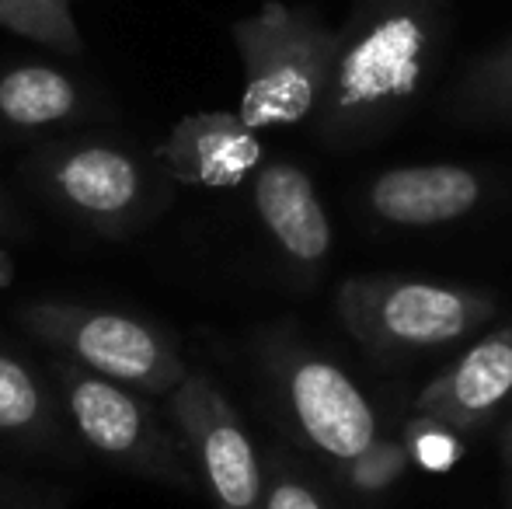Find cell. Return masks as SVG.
<instances>
[{
    "instance_id": "obj_1",
    "label": "cell",
    "mask_w": 512,
    "mask_h": 509,
    "mask_svg": "<svg viewBox=\"0 0 512 509\" xmlns=\"http://www.w3.org/2000/svg\"><path fill=\"white\" fill-rule=\"evenodd\" d=\"M450 0H356L314 123L338 150L391 133L429 88L443 56Z\"/></svg>"
},
{
    "instance_id": "obj_2",
    "label": "cell",
    "mask_w": 512,
    "mask_h": 509,
    "mask_svg": "<svg viewBox=\"0 0 512 509\" xmlns=\"http://www.w3.org/2000/svg\"><path fill=\"white\" fill-rule=\"evenodd\" d=\"M234 42L244 60V95L237 116L251 129L297 126L317 116L338 56V28L310 7L265 0L258 14L237 21Z\"/></svg>"
},
{
    "instance_id": "obj_3",
    "label": "cell",
    "mask_w": 512,
    "mask_h": 509,
    "mask_svg": "<svg viewBox=\"0 0 512 509\" xmlns=\"http://www.w3.org/2000/svg\"><path fill=\"white\" fill-rule=\"evenodd\" d=\"M345 332L377 356H415L457 346L495 318V297L471 286L408 276H352L338 286Z\"/></svg>"
},
{
    "instance_id": "obj_4",
    "label": "cell",
    "mask_w": 512,
    "mask_h": 509,
    "mask_svg": "<svg viewBox=\"0 0 512 509\" xmlns=\"http://www.w3.org/2000/svg\"><path fill=\"white\" fill-rule=\"evenodd\" d=\"M28 335L63 349L74 363L143 394H171L189 377L182 356L154 325L119 311L42 300L18 311Z\"/></svg>"
},
{
    "instance_id": "obj_5",
    "label": "cell",
    "mask_w": 512,
    "mask_h": 509,
    "mask_svg": "<svg viewBox=\"0 0 512 509\" xmlns=\"http://www.w3.org/2000/svg\"><path fill=\"white\" fill-rule=\"evenodd\" d=\"M56 377L77 433L95 454L136 475L189 489L192 464L182 450L185 443L171 436L150 401H143L133 387L108 381L74 360L56 363Z\"/></svg>"
},
{
    "instance_id": "obj_6",
    "label": "cell",
    "mask_w": 512,
    "mask_h": 509,
    "mask_svg": "<svg viewBox=\"0 0 512 509\" xmlns=\"http://www.w3.org/2000/svg\"><path fill=\"white\" fill-rule=\"evenodd\" d=\"M262 356L279 405L310 450L345 464L380 436L373 401L328 356L286 332L265 342Z\"/></svg>"
},
{
    "instance_id": "obj_7",
    "label": "cell",
    "mask_w": 512,
    "mask_h": 509,
    "mask_svg": "<svg viewBox=\"0 0 512 509\" xmlns=\"http://www.w3.org/2000/svg\"><path fill=\"white\" fill-rule=\"evenodd\" d=\"M171 398V419L216 509H262L265 464L234 405L206 374H189Z\"/></svg>"
},
{
    "instance_id": "obj_8",
    "label": "cell",
    "mask_w": 512,
    "mask_h": 509,
    "mask_svg": "<svg viewBox=\"0 0 512 509\" xmlns=\"http://www.w3.org/2000/svg\"><path fill=\"white\" fill-rule=\"evenodd\" d=\"M35 182L60 210L105 234L133 227L150 203L147 175L136 157L108 143H77L46 154Z\"/></svg>"
},
{
    "instance_id": "obj_9",
    "label": "cell",
    "mask_w": 512,
    "mask_h": 509,
    "mask_svg": "<svg viewBox=\"0 0 512 509\" xmlns=\"http://www.w3.org/2000/svg\"><path fill=\"white\" fill-rule=\"evenodd\" d=\"M506 405H512V325L481 335L415 398L418 415L446 422L457 433L485 429Z\"/></svg>"
},
{
    "instance_id": "obj_10",
    "label": "cell",
    "mask_w": 512,
    "mask_h": 509,
    "mask_svg": "<svg viewBox=\"0 0 512 509\" xmlns=\"http://www.w3.org/2000/svg\"><path fill=\"white\" fill-rule=\"evenodd\" d=\"M161 164L175 182L203 189H234L262 164L258 129L237 112H199L185 116L161 143Z\"/></svg>"
},
{
    "instance_id": "obj_11",
    "label": "cell",
    "mask_w": 512,
    "mask_h": 509,
    "mask_svg": "<svg viewBox=\"0 0 512 509\" xmlns=\"http://www.w3.org/2000/svg\"><path fill=\"white\" fill-rule=\"evenodd\" d=\"M485 196L478 171L460 164H411L373 178L366 206L394 227H439L467 217Z\"/></svg>"
},
{
    "instance_id": "obj_12",
    "label": "cell",
    "mask_w": 512,
    "mask_h": 509,
    "mask_svg": "<svg viewBox=\"0 0 512 509\" xmlns=\"http://www.w3.org/2000/svg\"><path fill=\"white\" fill-rule=\"evenodd\" d=\"M255 210L283 258L317 272L331 252V224L307 171L272 161L255 175Z\"/></svg>"
},
{
    "instance_id": "obj_13",
    "label": "cell",
    "mask_w": 512,
    "mask_h": 509,
    "mask_svg": "<svg viewBox=\"0 0 512 509\" xmlns=\"http://www.w3.org/2000/svg\"><path fill=\"white\" fill-rule=\"evenodd\" d=\"M77 109L70 77L49 67H18L0 77V116L18 129H39L67 119Z\"/></svg>"
},
{
    "instance_id": "obj_14",
    "label": "cell",
    "mask_w": 512,
    "mask_h": 509,
    "mask_svg": "<svg viewBox=\"0 0 512 509\" xmlns=\"http://www.w3.org/2000/svg\"><path fill=\"white\" fill-rule=\"evenodd\" d=\"M53 436V401L25 360L0 349V440L46 443Z\"/></svg>"
},
{
    "instance_id": "obj_15",
    "label": "cell",
    "mask_w": 512,
    "mask_h": 509,
    "mask_svg": "<svg viewBox=\"0 0 512 509\" xmlns=\"http://www.w3.org/2000/svg\"><path fill=\"white\" fill-rule=\"evenodd\" d=\"M0 28L60 53H81L84 46L67 0H0Z\"/></svg>"
},
{
    "instance_id": "obj_16",
    "label": "cell",
    "mask_w": 512,
    "mask_h": 509,
    "mask_svg": "<svg viewBox=\"0 0 512 509\" xmlns=\"http://www.w3.org/2000/svg\"><path fill=\"white\" fill-rule=\"evenodd\" d=\"M411 454L405 440H387L377 436L363 454H356L352 461L338 464V478H342L345 489L359 492V496H380L391 485H398V478L405 475Z\"/></svg>"
},
{
    "instance_id": "obj_17",
    "label": "cell",
    "mask_w": 512,
    "mask_h": 509,
    "mask_svg": "<svg viewBox=\"0 0 512 509\" xmlns=\"http://www.w3.org/2000/svg\"><path fill=\"white\" fill-rule=\"evenodd\" d=\"M460 109L481 119H512V46L488 56L460 91Z\"/></svg>"
},
{
    "instance_id": "obj_18",
    "label": "cell",
    "mask_w": 512,
    "mask_h": 509,
    "mask_svg": "<svg viewBox=\"0 0 512 509\" xmlns=\"http://www.w3.org/2000/svg\"><path fill=\"white\" fill-rule=\"evenodd\" d=\"M405 443L411 461L422 464L425 471H450L460 461V454H464L457 429L439 419H429V415H418V419L408 422Z\"/></svg>"
},
{
    "instance_id": "obj_19",
    "label": "cell",
    "mask_w": 512,
    "mask_h": 509,
    "mask_svg": "<svg viewBox=\"0 0 512 509\" xmlns=\"http://www.w3.org/2000/svg\"><path fill=\"white\" fill-rule=\"evenodd\" d=\"M262 509H331L307 475H300L283 454H272L265 468V506Z\"/></svg>"
},
{
    "instance_id": "obj_20",
    "label": "cell",
    "mask_w": 512,
    "mask_h": 509,
    "mask_svg": "<svg viewBox=\"0 0 512 509\" xmlns=\"http://www.w3.org/2000/svg\"><path fill=\"white\" fill-rule=\"evenodd\" d=\"M512 408V405H509ZM502 461H506V471L512 475V412H509V422L502 429Z\"/></svg>"
},
{
    "instance_id": "obj_21",
    "label": "cell",
    "mask_w": 512,
    "mask_h": 509,
    "mask_svg": "<svg viewBox=\"0 0 512 509\" xmlns=\"http://www.w3.org/2000/svg\"><path fill=\"white\" fill-rule=\"evenodd\" d=\"M0 224H4V206H0Z\"/></svg>"
}]
</instances>
